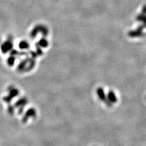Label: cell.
<instances>
[{
  "instance_id": "6da1fadb",
  "label": "cell",
  "mask_w": 146,
  "mask_h": 146,
  "mask_svg": "<svg viewBox=\"0 0 146 146\" xmlns=\"http://www.w3.org/2000/svg\"><path fill=\"white\" fill-rule=\"evenodd\" d=\"M108 100L111 104H115L117 102V99L115 93L113 91H109L108 94Z\"/></svg>"
},
{
  "instance_id": "7a4b0ae2",
  "label": "cell",
  "mask_w": 146,
  "mask_h": 146,
  "mask_svg": "<svg viewBox=\"0 0 146 146\" xmlns=\"http://www.w3.org/2000/svg\"><path fill=\"white\" fill-rule=\"evenodd\" d=\"M11 45L9 43V42H6L4 43L3 44H2V46H1V50L3 52H8V50H9L11 48Z\"/></svg>"
},
{
  "instance_id": "3957f363",
  "label": "cell",
  "mask_w": 146,
  "mask_h": 146,
  "mask_svg": "<svg viewBox=\"0 0 146 146\" xmlns=\"http://www.w3.org/2000/svg\"></svg>"
}]
</instances>
